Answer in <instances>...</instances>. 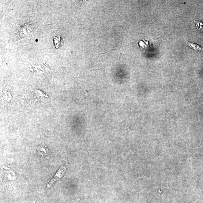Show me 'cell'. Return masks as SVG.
Listing matches in <instances>:
<instances>
[{
    "label": "cell",
    "instance_id": "obj_1",
    "mask_svg": "<svg viewBox=\"0 0 203 203\" xmlns=\"http://www.w3.org/2000/svg\"><path fill=\"white\" fill-rule=\"evenodd\" d=\"M65 168L63 167H61L59 169V170L57 171L56 173L55 174L52 179L51 180L49 183L47 185V186L48 187H50L51 186L54 184V182L55 181H57L59 179L61 178L62 177L63 175L65 173Z\"/></svg>",
    "mask_w": 203,
    "mask_h": 203
},
{
    "label": "cell",
    "instance_id": "obj_2",
    "mask_svg": "<svg viewBox=\"0 0 203 203\" xmlns=\"http://www.w3.org/2000/svg\"><path fill=\"white\" fill-rule=\"evenodd\" d=\"M187 44L188 46L197 51H203V48L198 44L191 43L189 42H187Z\"/></svg>",
    "mask_w": 203,
    "mask_h": 203
},
{
    "label": "cell",
    "instance_id": "obj_3",
    "mask_svg": "<svg viewBox=\"0 0 203 203\" xmlns=\"http://www.w3.org/2000/svg\"><path fill=\"white\" fill-rule=\"evenodd\" d=\"M194 22L195 23L196 27L198 30L203 32V22L198 20H194Z\"/></svg>",
    "mask_w": 203,
    "mask_h": 203
}]
</instances>
